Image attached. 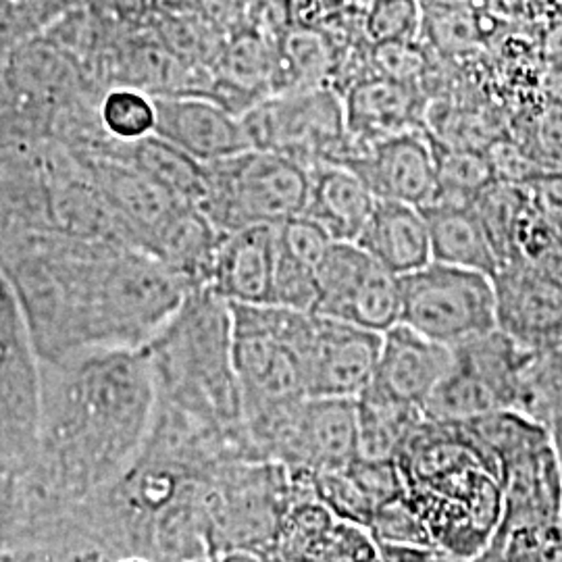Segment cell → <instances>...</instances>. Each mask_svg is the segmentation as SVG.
I'll list each match as a JSON object with an SVG mask.
<instances>
[{
    "mask_svg": "<svg viewBox=\"0 0 562 562\" xmlns=\"http://www.w3.org/2000/svg\"><path fill=\"white\" fill-rule=\"evenodd\" d=\"M246 425L257 442L302 475L340 469L359 457L355 398L306 396Z\"/></svg>",
    "mask_w": 562,
    "mask_h": 562,
    "instance_id": "obj_8",
    "label": "cell"
},
{
    "mask_svg": "<svg viewBox=\"0 0 562 562\" xmlns=\"http://www.w3.org/2000/svg\"><path fill=\"white\" fill-rule=\"evenodd\" d=\"M157 390L181 406L241 419L232 357V308L211 288L188 294L176 317L146 346Z\"/></svg>",
    "mask_w": 562,
    "mask_h": 562,
    "instance_id": "obj_3",
    "label": "cell"
},
{
    "mask_svg": "<svg viewBox=\"0 0 562 562\" xmlns=\"http://www.w3.org/2000/svg\"><path fill=\"white\" fill-rule=\"evenodd\" d=\"M155 104V134L202 165L250 150L240 115L209 97L159 94Z\"/></svg>",
    "mask_w": 562,
    "mask_h": 562,
    "instance_id": "obj_15",
    "label": "cell"
},
{
    "mask_svg": "<svg viewBox=\"0 0 562 562\" xmlns=\"http://www.w3.org/2000/svg\"><path fill=\"white\" fill-rule=\"evenodd\" d=\"M313 562H382V557L369 529L338 519Z\"/></svg>",
    "mask_w": 562,
    "mask_h": 562,
    "instance_id": "obj_31",
    "label": "cell"
},
{
    "mask_svg": "<svg viewBox=\"0 0 562 562\" xmlns=\"http://www.w3.org/2000/svg\"><path fill=\"white\" fill-rule=\"evenodd\" d=\"M338 60L336 44L319 27L299 25L283 32L281 41L278 42L271 94L331 86Z\"/></svg>",
    "mask_w": 562,
    "mask_h": 562,
    "instance_id": "obj_23",
    "label": "cell"
},
{
    "mask_svg": "<svg viewBox=\"0 0 562 562\" xmlns=\"http://www.w3.org/2000/svg\"><path fill=\"white\" fill-rule=\"evenodd\" d=\"M406 501L431 540L457 561H473L503 519V467L469 423L423 419L398 457Z\"/></svg>",
    "mask_w": 562,
    "mask_h": 562,
    "instance_id": "obj_2",
    "label": "cell"
},
{
    "mask_svg": "<svg viewBox=\"0 0 562 562\" xmlns=\"http://www.w3.org/2000/svg\"><path fill=\"white\" fill-rule=\"evenodd\" d=\"M357 244L394 276H406L431 262L429 225L422 209L378 201Z\"/></svg>",
    "mask_w": 562,
    "mask_h": 562,
    "instance_id": "obj_20",
    "label": "cell"
},
{
    "mask_svg": "<svg viewBox=\"0 0 562 562\" xmlns=\"http://www.w3.org/2000/svg\"><path fill=\"white\" fill-rule=\"evenodd\" d=\"M422 36H427L443 53L471 50L480 41V21L471 4L461 7H423Z\"/></svg>",
    "mask_w": 562,
    "mask_h": 562,
    "instance_id": "obj_29",
    "label": "cell"
},
{
    "mask_svg": "<svg viewBox=\"0 0 562 562\" xmlns=\"http://www.w3.org/2000/svg\"><path fill=\"white\" fill-rule=\"evenodd\" d=\"M543 267L557 278V281L562 285V246L548 259V261L543 262Z\"/></svg>",
    "mask_w": 562,
    "mask_h": 562,
    "instance_id": "obj_36",
    "label": "cell"
},
{
    "mask_svg": "<svg viewBox=\"0 0 562 562\" xmlns=\"http://www.w3.org/2000/svg\"><path fill=\"white\" fill-rule=\"evenodd\" d=\"M250 148L278 153L313 169L352 153L344 99L331 86L271 94L241 115Z\"/></svg>",
    "mask_w": 562,
    "mask_h": 562,
    "instance_id": "obj_7",
    "label": "cell"
},
{
    "mask_svg": "<svg viewBox=\"0 0 562 562\" xmlns=\"http://www.w3.org/2000/svg\"><path fill=\"white\" fill-rule=\"evenodd\" d=\"M431 240V261L494 276L501 267L473 204H429L422 209Z\"/></svg>",
    "mask_w": 562,
    "mask_h": 562,
    "instance_id": "obj_21",
    "label": "cell"
},
{
    "mask_svg": "<svg viewBox=\"0 0 562 562\" xmlns=\"http://www.w3.org/2000/svg\"><path fill=\"white\" fill-rule=\"evenodd\" d=\"M241 0H206V9L213 20L232 21L240 11Z\"/></svg>",
    "mask_w": 562,
    "mask_h": 562,
    "instance_id": "obj_35",
    "label": "cell"
},
{
    "mask_svg": "<svg viewBox=\"0 0 562 562\" xmlns=\"http://www.w3.org/2000/svg\"><path fill=\"white\" fill-rule=\"evenodd\" d=\"M367 529L375 542L411 543V546L436 548L419 513L406 501L404 494L383 503L373 513V519Z\"/></svg>",
    "mask_w": 562,
    "mask_h": 562,
    "instance_id": "obj_30",
    "label": "cell"
},
{
    "mask_svg": "<svg viewBox=\"0 0 562 562\" xmlns=\"http://www.w3.org/2000/svg\"><path fill=\"white\" fill-rule=\"evenodd\" d=\"M106 157L132 165L181 202H201L206 183L204 165L157 134L142 140L120 142Z\"/></svg>",
    "mask_w": 562,
    "mask_h": 562,
    "instance_id": "obj_22",
    "label": "cell"
},
{
    "mask_svg": "<svg viewBox=\"0 0 562 562\" xmlns=\"http://www.w3.org/2000/svg\"><path fill=\"white\" fill-rule=\"evenodd\" d=\"M341 99L352 153L373 142L425 127L427 109L419 86L364 76L346 88Z\"/></svg>",
    "mask_w": 562,
    "mask_h": 562,
    "instance_id": "obj_17",
    "label": "cell"
},
{
    "mask_svg": "<svg viewBox=\"0 0 562 562\" xmlns=\"http://www.w3.org/2000/svg\"><path fill=\"white\" fill-rule=\"evenodd\" d=\"M241 419H261L308 396L306 364L315 313L276 304H229Z\"/></svg>",
    "mask_w": 562,
    "mask_h": 562,
    "instance_id": "obj_4",
    "label": "cell"
},
{
    "mask_svg": "<svg viewBox=\"0 0 562 562\" xmlns=\"http://www.w3.org/2000/svg\"><path fill=\"white\" fill-rule=\"evenodd\" d=\"M206 183L196 204L222 234L255 225H281L299 217L311 176L301 162L267 150L206 162Z\"/></svg>",
    "mask_w": 562,
    "mask_h": 562,
    "instance_id": "obj_5",
    "label": "cell"
},
{
    "mask_svg": "<svg viewBox=\"0 0 562 562\" xmlns=\"http://www.w3.org/2000/svg\"><path fill=\"white\" fill-rule=\"evenodd\" d=\"M452 361V348L398 323L383 334L378 369L367 390L423 411Z\"/></svg>",
    "mask_w": 562,
    "mask_h": 562,
    "instance_id": "obj_16",
    "label": "cell"
},
{
    "mask_svg": "<svg viewBox=\"0 0 562 562\" xmlns=\"http://www.w3.org/2000/svg\"><path fill=\"white\" fill-rule=\"evenodd\" d=\"M498 329L529 348H548L562 334V285L538 262H504L492 276Z\"/></svg>",
    "mask_w": 562,
    "mask_h": 562,
    "instance_id": "obj_12",
    "label": "cell"
},
{
    "mask_svg": "<svg viewBox=\"0 0 562 562\" xmlns=\"http://www.w3.org/2000/svg\"><path fill=\"white\" fill-rule=\"evenodd\" d=\"M41 361L146 348L194 290L165 262L111 238L46 236L0 262Z\"/></svg>",
    "mask_w": 562,
    "mask_h": 562,
    "instance_id": "obj_1",
    "label": "cell"
},
{
    "mask_svg": "<svg viewBox=\"0 0 562 562\" xmlns=\"http://www.w3.org/2000/svg\"><path fill=\"white\" fill-rule=\"evenodd\" d=\"M359 459L396 461L408 436L425 419L423 411L390 401L371 390L357 398Z\"/></svg>",
    "mask_w": 562,
    "mask_h": 562,
    "instance_id": "obj_24",
    "label": "cell"
},
{
    "mask_svg": "<svg viewBox=\"0 0 562 562\" xmlns=\"http://www.w3.org/2000/svg\"><path fill=\"white\" fill-rule=\"evenodd\" d=\"M276 227L255 225L223 234L206 288L229 304H271Z\"/></svg>",
    "mask_w": 562,
    "mask_h": 562,
    "instance_id": "obj_18",
    "label": "cell"
},
{
    "mask_svg": "<svg viewBox=\"0 0 562 562\" xmlns=\"http://www.w3.org/2000/svg\"><path fill=\"white\" fill-rule=\"evenodd\" d=\"M97 113L102 130L115 142H136L153 136L157 127L155 97L134 86L102 90Z\"/></svg>",
    "mask_w": 562,
    "mask_h": 562,
    "instance_id": "obj_26",
    "label": "cell"
},
{
    "mask_svg": "<svg viewBox=\"0 0 562 562\" xmlns=\"http://www.w3.org/2000/svg\"><path fill=\"white\" fill-rule=\"evenodd\" d=\"M357 173L378 201L425 209L438 192V169L427 127L373 142L340 162Z\"/></svg>",
    "mask_w": 562,
    "mask_h": 562,
    "instance_id": "obj_11",
    "label": "cell"
},
{
    "mask_svg": "<svg viewBox=\"0 0 562 562\" xmlns=\"http://www.w3.org/2000/svg\"><path fill=\"white\" fill-rule=\"evenodd\" d=\"M401 323L425 338L459 348L498 329L492 278L446 262L401 276Z\"/></svg>",
    "mask_w": 562,
    "mask_h": 562,
    "instance_id": "obj_6",
    "label": "cell"
},
{
    "mask_svg": "<svg viewBox=\"0 0 562 562\" xmlns=\"http://www.w3.org/2000/svg\"><path fill=\"white\" fill-rule=\"evenodd\" d=\"M383 334L352 323L315 315L308 348V396L359 398L373 382Z\"/></svg>",
    "mask_w": 562,
    "mask_h": 562,
    "instance_id": "obj_13",
    "label": "cell"
},
{
    "mask_svg": "<svg viewBox=\"0 0 562 562\" xmlns=\"http://www.w3.org/2000/svg\"><path fill=\"white\" fill-rule=\"evenodd\" d=\"M371 60L378 69V76L413 86H419L427 67V59L423 55L419 42L373 44Z\"/></svg>",
    "mask_w": 562,
    "mask_h": 562,
    "instance_id": "obj_32",
    "label": "cell"
},
{
    "mask_svg": "<svg viewBox=\"0 0 562 562\" xmlns=\"http://www.w3.org/2000/svg\"><path fill=\"white\" fill-rule=\"evenodd\" d=\"M552 348H554V350H557V352H559V355H561V359H562V334H561V338H559V340L554 341V344H552Z\"/></svg>",
    "mask_w": 562,
    "mask_h": 562,
    "instance_id": "obj_37",
    "label": "cell"
},
{
    "mask_svg": "<svg viewBox=\"0 0 562 562\" xmlns=\"http://www.w3.org/2000/svg\"><path fill=\"white\" fill-rule=\"evenodd\" d=\"M431 144L438 169V192L431 204H473L496 181L485 150L452 146L434 136Z\"/></svg>",
    "mask_w": 562,
    "mask_h": 562,
    "instance_id": "obj_25",
    "label": "cell"
},
{
    "mask_svg": "<svg viewBox=\"0 0 562 562\" xmlns=\"http://www.w3.org/2000/svg\"><path fill=\"white\" fill-rule=\"evenodd\" d=\"M521 188L531 209L562 238V169L543 171Z\"/></svg>",
    "mask_w": 562,
    "mask_h": 562,
    "instance_id": "obj_33",
    "label": "cell"
},
{
    "mask_svg": "<svg viewBox=\"0 0 562 562\" xmlns=\"http://www.w3.org/2000/svg\"><path fill=\"white\" fill-rule=\"evenodd\" d=\"M554 562H562V538L561 546H559V552H557V559H554Z\"/></svg>",
    "mask_w": 562,
    "mask_h": 562,
    "instance_id": "obj_38",
    "label": "cell"
},
{
    "mask_svg": "<svg viewBox=\"0 0 562 562\" xmlns=\"http://www.w3.org/2000/svg\"><path fill=\"white\" fill-rule=\"evenodd\" d=\"M38 419V352L15 288L0 267V429L27 431Z\"/></svg>",
    "mask_w": 562,
    "mask_h": 562,
    "instance_id": "obj_14",
    "label": "cell"
},
{
    "mask_svg": "<svg viewBox=\"0 0 562 562\" xmlns=\"http://www.w3.org/2000/svg\"><path fill=\"white\" fill-rule=\"evenodd\" d=\"M473 209L496 250L501 265L510 261L517 227L527 209V196L521 186L494 181L475 199Z\"/></svg>",
    "mask_w": 562,
    "mask_h": 562,
    "instance_id": "obj_27",
    "label": "cell"
},
{
    "mask_svg": "<svg viewBox=\"0 0 562 562\" xmlns=\"http://www.w3.org/2000/svg\"><path fill=\"white\" fill-rule=\"evenodd\" d=\"M401 278L357 241H334L317 265L315 315L385 334L401 323Z\"/></svg>",
    "mask_w": 562,
    "mask_h": 562,
    "instance_id": "obj_9",
    "label": "cell"
},
{
    "mask_svg": "<svg viewBox=\"0 0 562 562\" xmlns=\"http://www.w3.org/2000/svg\"><path fill=\"white\" fill-rule=\"evenodd\" d=\"M423 7L419 0H375L362 11V34L367 42H419Z\"/></svg>",
    "mask_w": 562,
    "mask_h": 562,
    "instance_id": "obj_28",
    "label": "cell"
},
{
    "mask_svg": "<svg viewBox=\"0 0 562 562\" xmlns=\"http://www.w3.org/2000/svg\"><path fill=\"white\" fill-rule=\"evenodd\" d=\"M548 434H550V440H552V448H554V454H557V461L561 467L562 473V398L559 404L554 406L550 419H548Z\"/></svg>",
    "mask_w": 562,
    "mask_h": 562,
    "instance_id": "obj_34",
    "label": "cell"
},
{
    "mask_svg": "<svg viewBox=\"0 0 562 562\" xmlns=\"http://www.w3.org/2000/svg\"><path fill=\"white\" fill-rule=\"evenodd\" d=\"M311 186L302 215L317 223L334 241H357L375 202L364 181L340 162L308 169Z\"/></svg>",
    "mask_w": 562,
    "mask_h": 562,
    "instance_id": "obj_19",
    "label": "cell"
},
{
    "mask_svg": "<svg viewBox=\"0 0 562 562\" xmlns=\"http://www.w3.org/2000/svg\"><path fill=\"white\" fill-rule=\"evenodd\" d=\"M74 155V153H71ZM115 225L117 238L153 255L165 227L188 202L176 199L132 165L106 155H76Z\"/></svg>",
    "mask_w": 562,
    "mask_h": 562,
    "instance_id": "obj_10",
    "label": "cell"
}]
</instances>
